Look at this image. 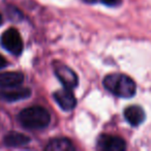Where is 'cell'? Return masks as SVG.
Wrapping results in <instances>:
<instances>
[{
	"label": "cell",
	"mask_w": 151,
	"mask_h": 151,
	"mask_svg": "<svg viewBox=\"0 0 151 151\" xmlns=\"http://www.w3.org/2000/svg\"><path fill=\"white\" fill-rule=\"evenodd\" d=\"M104 86L113 94L129 99L136 93V83L132 79L121 73H111L104 79Z\"/></svg>",
	"instance_id": "6da1fadb"
},
{
	"label": "cell",
	"mask_w": 151,
	"mask_h": 151,
	"mask_svg": "<svg viewBox=\"0 0 151 151\" xmlns=\"http://www.w3.org/2000/svg\"><path fill=\"white\" fill-rule=\"evenodd\" d=\"M20 123L28 129H42L49 125L50 114L42 107H31L23 110L18 116Z\"/></svg>",
	"instance_id": "7a4b0ae2"
},
{
	"label": "cell",
	"mask_w": 151,
	"mask_h": 151,
	"mask_svg": "<svg viewBox=\"0 0 151 151\" xmlns=\"http://www.w3.org/2000/svg\"><path fill=\"white\" fill-rule=\"evenodd\" d=\"M1 44L3 48L14 55H20L23 51V40L19 31L15 28L6 30L1 36Z\"/></svg>",
	"instance_id": "3957f363"
},
{
	"label": "cell",
	"mask_w": 151,
	"mask_h": 151,
	"mask_svg": "<svg viewBox=\"0 0 151 151\" xmlns=\"http://www.w3.org/2000/svg\"><path fill=\"white\" fill-rule=\"evenodd\" d=\"M55 73L64 88L73 89L78 85V76L71 68L63 64H57L55 66Z\"/></svg>",
	"instance_id": "277c9868"
},
{
	"label": "cell",
	"mask_w": 151,
	"mask_h": 151,
	"mask_svg": "<svg viewBox=\"0 0 151 151\" xmlns=\"http://www.w3.org/2000/svg\"><path fill=\"white\" fill-rule=\"evenodd\" d=\"M31 95L29 88L21 87L20 85L12 87H2L0 88V99L5 101H17L20 99H27Z\"/></svg>",
	"instance_id": "5b68a950"
},
{
	"label": "cell",
	"mask_w": 151,
	"mask_h": 151,
	"mask_svg": "<svg viewBox=\"0 0 151 151\" xmlns=\"http://www.w3.org/2000/svg\"><path fill=\"white\" fill-rule=\"evenodd\" d=\"M97 145L99 149L105 151H123L126 148L123 139L110 134H103L99 137Z\"/></svg>",
	"instance_id": "8992f818"
},
{
	"label": "cell",
	"mask_w": 151,
	"mask_h": 151,
	"mask_svg": "<svg viewBox=\"0 0 151 151\" xmlns=\"http://www.w3.org/2000/svg\"><path fill=\"white\" fill-rule=\"evenodd\" d=\"M54 99L63 111H70L77 105V99L70 89L64 88L54 93Z\"/></svg>",
	"instance_id": "52a82bcc"
},
{
	"label": "cell",
	"mask_w": 151,
	"mask_h": 151,
	"mask_svg": "<svg viewBox=\"0 0 151 151\" xmlns=\"http://www.w3.org/2000/svg\"><path fill=\"white\" fill-rule=\"evenodd\" d=\"M124 117L130 125L138 126L144 121L145 112L139 106H130L124 110Z\"/></svg>",
	"instance_id": "ba28073f"
},
{
	"label": "cell",
	"mask_w": 151,
	"mask_h": 151,
	"mask_svg": "<svg viewBox=\"0 0 151 151\" xmlns=\"http://www.w3.org/2000/svg\"><path fill=\"white\" fill-rule=\"evenodd\" d=\"M24 81L23 73L18 71H7L0 73V88L2 87L18 86Z\"/></svg>",
	"instance_id": "9c48e42d"
},
{
	"label": "cell",
	"mask_w": 151,
	"mask_h": 151,
	"mask_svg": "<svg viewBox=\"0 0 151 151\" xmlns=\"http://www.w3.org/2000/svg\"><path fill=\"white\" fill-rule=\"evenodd\" d=\"M46 150L49 151H73L75 147L68 139L57 138L53 139L46 146Z\"/></svg>",
	"instance_id": "30bf717a"
},
{
	"label": "cell",
	"mask_w": 151,
	"mask_h": 151,
	"mask_svg": "<svg viewBox=\"0 0 151 151\" xmlns=\"http://www.w3.org/2000/svg\"><path fill=\"white\" fill-rule=\"evenodd\" d=\"M30 142V139L27 136L20 132H11L4 137V143L9 147H21L25 146Z\"/></svg>",
	"instance_id": "8fae6325"
},
{
	"label": "cell",
	"mask_w": 151,
	"mask_h": 151,
	"mask_svg": "<svg viewBox=\"0 0 151 151\" xmlns=\"http://www.w3.org/2000/svg\"><path fill=\"white\" fill-rule=\"evenodd\" d=\"M104 4L108 6H117L121 3V0H101Z\"/></svg>",
	"instance_id": "7c38bea8"
},
{
	"label": "cell",
	"mask_w": 151,
	"mask_h": 151,
	"mask_svg": "<svg viewBox=\"0 0 151 151\" xmlns=\"http://www.w3.org/2000/svg\"><path fill=\"white\" fill-rule=\"evenodd\" d=\"M6 64H7V62H6V60H5V58L2 55H0V68L6 66Z\"/></svg>",
	"instance_id": "4fadbf2b"
},
{
	"label": "cell",
	"mask_w": 151,
	"mask_h": 151,
	"mask_svg": "<svg viewBox=\"0 0 151 151\" xmlns=\"http://www.w3.org/2000/svg\"><path fill=\"white\" fill-rule=\"evenodd\" d=\"M83 1H85L86 3H94L96 0H83Z\"/></svg>",
	"instance_id": "5bb4252c"
},
{
	"label": "cell",
	"mask_w": 151,
	"mask_h": 151,
	"mask_svg": "<svg viewBox=\"0 0 151 151\" xmlns=\"http://www.w3.org/2000/svg\"><path fill=\"white\" fill-rule=\"evenodd\" d=\"M1 23H2V18H1V15H0V25H1Z\"/></svg>",
	"instance_id": "9a60e30c"
}]
</instances>
